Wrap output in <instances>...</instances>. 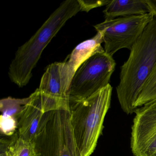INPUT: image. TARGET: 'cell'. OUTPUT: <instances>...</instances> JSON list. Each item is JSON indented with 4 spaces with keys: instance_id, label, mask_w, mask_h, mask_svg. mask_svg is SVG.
Segmentation results:
<instances>
[{
    "instance_id": "6da1fadb",
    "label": "cell",
    "mask_w": 156,
    "mask_h": 156,
    "mask_svg": "<svg viewBox=\"0 0 156 156\" xmlns=\"http://www.w3.org/2000/svg\"><path fill=\"white\" fill-rule=\"evenodd\" d=\"M156 64V18L149 23L121 66L117 94L122 110L129 115Z\"/></svg>"
},
{
    "instance_id": "7a4b0ae2",
    "label": "cell",
    "mask_w": 156,
    "mask_h": 156,
    "mask_svg": "<svg viewBox=\"0 0 156 156\" xmlns=\"http://www.w3.org/2000/svg\"><path fill=\"white\" fill-rule=\"evenodd\" d=\"M80 11L77 0H66L60 4L34 35L17 50L9 68L12 82L20 87L29 83L44 50L66 22Z\"/></svg>"
},
{
    "instance_id": "3957f363",
    "label": "cell",
    "mask_w": 156,
    "mask_h": 156,
    "mask_svg": "<svg viewBox=\"0 0 156 156\" xmlns=\"http://www.w3.org/2000/svg\"><path fill=\"white\" fill-rule=\"evenodd\" d=\"M110 84L69 108L71 124L80 156L94 152L102 133L112 96Z\"/></svg>"
},
{
    "instance_id": "277c9868",
    "label": "cell",
    "mask_w": 156,
    "mask_h": 156,
    "mask_svg": "<svg viewBox=\"0 0 156 156\" xmlns=\"http://www.w3.org/2000/svg\"><path fill=\"white\" fill-rule=\"evenodd\" d=\"M33 142L36 156H80L67 109L44 113Z\"/></svg>"
},
{
    "instance_id": "5b68a950",
    "label": "cell",
    "mask_w": 156,
    "mask_h": 156,
    "mask_svg": "<svg viewBox=\"0 0 156 156\" xmlns=\"http://www.w3.org/2000/svg\"><path fill=\"white\" fill-rule=\"evenodd\" d=\"M115 61L105 51L96 54L76 72L69 89V108L109 84Z\"/></svg>"
},
{
    "instance_id": "8992f818",
    "label": "cell",
    "mask_w": 156,
    "mask_h": 156,
    "mask_svg": "<svg viewBox=\"0 0 156 156\" xmlns=\"http://www.w3.org/2000/svg\"><path fill=\"white\" fill-rule=\"evenodd\" d=\"M152 13L120 17L94 25L103 34L105 52L111 56L122 49L131 50L147 25L154 19Z\"/></svg>"
},
{
    "instance_id": "52a82bcc",
    "label": "cell",
    "mask_w": 156,
    "mask_h": 156,
    "mask_svg": "<svg viewBox=\"0 0 156 156\" xmlns=\"http://www.w3.org/2000/svg\"><path fill=\"white\" fill-rule=\"evenodd\" d=\"M130 147L135 156H151L156 151V100L135 110Z\"/></svg>"
},
{
    "instance_id": "ba28073f",
    "label": "cell",
    "mask_w": 156,
    "mask_h": 156,
    "mask_svg": "<svg viewBox=\"0 0 156 156\" xmlns=\"http://www.w3.org/2000/svg\"><path fill=\"white\" fill-rule=\"evenodd\" d=\"M30 101L18 120V135L27 141L33 142L40 121L43 115L38 91L30 95Z\"/></svg>"
},
{
    "instance_id": "9c48e42d",
    "label": "cell",
    "mask_w": 156,
    "mask_h": 156,
    "mask_svg": "<svg viewBox=\"0 0 156 156\" xmlns=\"http://www.w3.org/2000/svg\"><path fill=\"white\" fill-rule=\"evenodd\" d=\"M104 43L103 34L97 32L94 37L82 42L73 50L69 58L63 62L64 66L71 79L85 62L98 53L105 51L101 44Z\"/></svg>"
},
{
    "instance_id": "30bf717a",
    "label": "cell",
    "mask_w": 156,
    "mask_h": 156,
    "mask_svg": "<svg viewBox=\"0 0 156 156\" xmlns=\"http://www.w3.org/2000/svg\"><path fill=\"white\" fill-rule=\"evenodd\" d=\"M105 21L150 13L145 0H112L103 11Z\"/></svg>"
},
{
    "instance_id": "8fae6325",
    "label": "cell",
    "mask_w": 156,
    "mask_h": 156,
    "mask_svg": "<svg viewBox=\"0 0 156 156\" xmlns=\"http://www.w3.org/2000/svg\"><path fill=\"white\" fill-rule=\"evenodd\" d=\"M30 96L26 98H15L9 97L0 100L1 115L12 117L19 120L27 105L30 101Z\"/></svg>"
},
{
    "instance_id": "7c38bea8",
    "label": "cell",
    "mask_w": 156,
    "mask_h": 156,
    "mask_svg": "<svg viewBox=\"0 0 156 156\" xmlns=\"http://www.w3.org/2000/svg\"><path fill=\"white\" fill-rule=\"evenodd\" d=\"M9 139V148L12 156H36L34 142L23 139L17 131Z\"/></svg>"
},
{
    "instance_id": "4fadbf2b",
    "label": "cell",
    "mask_w": 156,
    "mask_h": 156,
    "mask_svg": "<svg viewBox=\"0 0 156 156\" xmlns=\"http://www.w3.org/2000/svg\"><path fill=\"white\" fill-rule=\"evenodd\" d=\"M156 100V64L135 104L136 109Z\"/></svg>"
},
{
    "instance_id": "5bb4252c",
    "label": "cell",
    "mask_w": 156,
    "mask_h": 156,
    "mask_svg": "<svg viewBox=\"0 0 156 156\" xmlns=\"http://www.w3.org/2000/svg\"><path fill=\"white\" fill-rule=\"evenodd\" d=\"M18 120L12 117L0 116V129L2 134L8 136H12L18 129Z\"/></svg>"
},
{
    "instance_id": "9a60e30c",
    "label": "cell",
    "mask_w": 156,
    "mask_h": 156,
    "mask_svg": "<svg viewBox=\"0 0 156 156\" xmlns=\"http://www.w3.org/2000/svg\"><path fill=\"white\" fill-rule=\"evenodd\" d=\"M81 8V11L88 12L92 9L102 6H106L110 2L109 0L101 1H83L77 0Z\"/></svg>"
},
{
    "instance_id": "2e32d148",
    "label": "cell",
    "mask_w": 156,
    "mask_h": 156,
    "mask_svg": "<svg viewBox=\"0 0 156 156\" xmlns=\"http://www.w3.org/2000/svg\"><path fill=\"white\" fill-rule=\"evenodd\" d=\"M9 138H2L0 140V156H12L9 148Z\"/></svg>"
},
{
    "instance_id": "e0dca14e",
    "label": "cell",
    "mask_w": 156,
    "mask_h": 156,
    "mask_svg": "<svg viewBox=\"0 0 156 156\" xmlns=\"http://www.w3.org/2000/svg\"><path fill=\"white\" fill-rule=\"evenodd\" d=\"M145 2L148 6L150 12L156 18V0H145Z\"/></svg>"
},
{
    "instance_id": "ac0fdd59",
    "label": "cell",
    "mask_w": 156,
    "mask_h": 156,
    "mask_svg": "<svg viewBox=\"0 0 156 156\" xmlns=\"http://www.w3.org/2000/svg\"><path fill=\"white\" fill-rule=\"evenodd\" d=\"M151 156H156V151Z\"/></svg>"
}]
</instances>
